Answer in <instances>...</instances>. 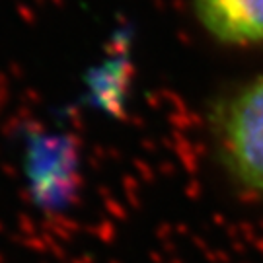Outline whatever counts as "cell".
I'll return each instance as SVG.
<instances>
[{"label": "cell", "instance_id": "obj_1", "mask_svg": "<svg viewBox=\"0 0 263 263\" xmlns=\"http://www.w3.org/2000/svg\"><path fill=\"white\" fill-rule=\"evenodd\" d=\"M207 121L216 168L232 193L263 203V72L220 94Z\"/></svg>", "mask_w": 263, "mask_h": 263}, {"label": "cell", "instance_id": "obj_2", "mask_svg": "<svg viewBox=\"0 0 263 263\" xmlns=\"http://www.w3.org/2000/svg\"><path fill=\"white\" fill-rule=\"evenodd\" d=\"M195 16L224 47H263V0H195Z\"/></svg>", "mask_w": 263, "mask_h": 263}]
</instances>
